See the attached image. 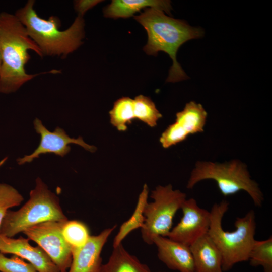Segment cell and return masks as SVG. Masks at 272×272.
<instances>
[{
	"label": "cell",
	"instance_id": "obj_24",
	"mask_svg": "<svg viewBox=\"0 0 272 272\" xmlns=\"http://www.w3.org/2000/svg\"><path fill=\"white\" fill-rule=\"evenodd\" d=\"M0 272H37L30 263L14 255L7 257L0 252Z\"/></svg>",
	"mask_w": 272,
	"mask_h": 272
},
{
	"label": "cell",
	"instance_id": "obj_5",
	"mask_svg": "<svg viewBox=\"0 0 272 272\" xmlns=\"http://www.w3.org/2000/svg\"><path fill=\"white\" fill-rule=\"evenodd\" d=\"M67 220L59 198L37 177L27 201L17 211H8L0 227V235L14 237L41 223Z\"/></svg>",
	"mask_w": 272,
	"mask_h": 272
},
{
	"label": "cell",
	"instance_id": "obj_21",
	"mask_svg": "<svg viewBox=\"0 0 272 272\" xmlns=\"http://www.w3.org/2000/svg\"><path fill=\"white\" fill-rule=\"evenodd\" d=\"M62 234L72 250L82 247L91 236L88 226L78 220L65 221L62 225Z\"/></svg>",
	"mask_w": 272,
	"mask_h": 272
},
{
	"label": "cell",
	"instance_id": "obj_18",
	"mask_svg": "<svg viewBox=\"0 0 272 272\" xmlns=\"http://www.w3.org/2000/svg\"><path fill=\"white\" fill-rule=\"evenodd\" d=\"M149 188L146 184L143 186V189L139 196L138 202L131 217L120 226L115 236L113 243L115 247L122 243L123 240L133 230L142 228L145 221L144 209L148 202Z\"/></svg>",
	"mask_w": 272,
	"mask_h": 272
},
{
	"label": "cell",
	"instance_id": "obj_6",
	"mask_svg": "<svg viewBox=\"0 0 272 272\" xmlns=\"http://www.w3.org/2000/svg\"><path fill=\"white\" fill-rule=\"evenodd\" d=\"M207 179L214 180L225 196L243 190L251 197L256 207L262 205L264 197L258 183L251 178L246 164L239 160L223 163L197 161L186 187L192 189L198 182Z\"/></svg>",
	"mask_w": 272,
	"mask_h": 272
},
{
	"label": "cell",
	"instance_id": "obj_20",
	"mask_svg": "<svg viewBox=\"0 0 272 272\" xmlns=\"http://www.w3.org/2000/svg\"><path fill=\"white\" fill-rule=\"evenodd\" d=\"M134 119H138L151 127L157 125L162 117L154 102L148 97L139 95L133 99Z\"/></svg>",
	"mask_w": 272,
	"mask_h": 272
},
{
	"label": "cell",
	"instance_id": "obj_26",
	"mask_svg": "<svg viewBox=\"0 0 272 272\" xmlns=\"http://www.w3.org/2000/svg\"><path fill=\"white\" fill-rule=\"evenodd\" d=\"M8 157H5L4 159H3L2 160L0 161V167H2V166L5 163V162L7 161Z\"/></svg>",
	"mask_w": 272,
	"mask_h": 272
},
{
	"label": "cell",
	"instance_id": "obj_17",
	"mask_svg": "<svg viewBox=\"0 0 272 272\" xmlns=\"http://www.w3.org/2000/svg\"><path fill=\"white\" fill-rule=\"evenodd\" d=\"M100 272H151L149 267L130 254L122 243L113 247L108 261L102 264Z\"/></svg>",
	"mask_w": 272,
	"mask_h": 272
},
{
	"label": "cell",
	"instance_id": "obj_7",
	"mask_svg": "<svg viewBox=\"0 0 272 272\" xmlns=\"http://www.w3.org/2000/svg\"><path fill=\"white\" fill-rule=\"evenodd\" d=\"M150 197L154 201L146 205L144 224L141 229L142 239L149 245L153 244V240L157 236H167L173 218L186 199V195L168 184L157 186Z\"/></svg>",
	"mask_w": 272,
	"mask_h": 272
},
{
	"label": "cell",
	"instance_id": "obj_27",
	"mask_svg": "<svg viewBox=\"0 0 272 272\" xmlns=\"http://www.w3.org/2000/svg\"><path fill=\"white\" fill-rule=\"evenodd\" d=\"M1 65H2V59H1V56L0 54V71H1Z\"/></svg>",
	"mask_w": 272,
	"mask_h": 272
},
{
	"label": "cell",
	"instance_id": "obj_14",
	"mask_svg": "<svg viewBox=\"0 0 272 272\" xmlns=\"http://www.w3.org/2000/svg\"><path fill=\"white\" fill-rule=\"evenodd\" d=\"M153 244L157 247L158 258L168 268L179 272H194L189 246L161 236L154 239Z\"/></svg>",
	"mask_w": 272,
	"mask_h": 272
},
{
	"label": "cell",
	"instance_id": "obj_2",
	"mask_svg": "<svg viewBox=\"0 0 272 272\" xmlns=\"http://www.w3.org/2000/svg\"><path fill=\"white\" fill-rule=\"evenodd\" d=\"M134 19L147 31L148 41L143 50L148 55L156 56L159 51L167 53L173 61L167 82H177L188 78L178 63L176 54L179 48L188 40L203 36L200 28L189 25L185 21L166 15L163 11L148 8Z\"/></svg>",
	"mask_w": 272,
	"mask_h": 272
},
{
	"label": "cell",
	"instance_id": "obj_11",
	"mask_svg": "<svg viewBox=\"0 0 272 272\" xmlns=\"http://www.w3.org/2000/svg\"><path fill=\"white\" fill-rule=\"evenodd\" d=\"M181 209L183 216L180 221L171 229L167 237L189 246L208 234L210 224V213L199 207L193 198L186 199Z\"/></svg>",
	"mask_w": 272,
	"mask_h": 272
},
{
	"label": "cell",
	"instance_id": "obj_16",
	"mask_svg": "<svg viewBox=\"0 0 272 272\" xmlns=\"http://www.w3.org/2000/svg\"><path fill=\"white\" fill-rule=\"evenodd\" d=\"M151 8L171 14L172 7L169 1L113 0L103 10L104 16L113 19L130 17L144 8Z\"/></svg>",
	"mask_w": 272,
	"mask_h": 272
},
{
	"label": "cell",
	"instance_id": "obj_25",
	"mask_svg": "<svg viewBox=\"0 0 272 272\" xmlns=\"http://www.w3.org/2000/svg\"><path fill=\"white\" fill-rule=\"evenodd\" d=\"M101 1L98 0H79L74 2V8L78 15L83 16L89 9L97 5Z\"/></svg>",
	"mask_w": 272,
	"mask_h": 272
},
{
	"label": "cell",
	"instance_id": "obj_1",
	"mask_svg": "<svg viewBox=\"0 0 272 272\" xmlns=\"http://www.w3.org/2000/svg\"><path fill=\"white\" fill-rule=\"evenodd\" d=\"M29 50L43 57L40 50L30 38L24 26L13 14L0 13V93L9 94L17 91L23 84L41 74L57 73L53 70L39 74H29L25 66L30 56Z\"/></svg>",
	"mask_w": 272,
	"mask_h": 272
},
{
	"label": "cell",
	"instance_id": "obj_3",
	"mask_svg": "<svg viewBox=\"0 0 272 272\" xmlns=\"http://www.w3.org/2000/svg\"><path fill=\"white\" fill-rule=\"evenodd\" d=\"M34 1H28L15 15L24 26L43 56L66 57L82 44L85 36L83 16L78 15L69 28L61 31L59 19L55 16L48 20L40 17L34 9Z\"/></svg>",
	"mask_w": 272,
	"mask_h": 272
},
{
	"label": "cell",
	"instance_id": "obj_13",
	"mask_svg": "<svg viewBox=\"0 0 272 272\" xmlns=\"http://www.w3.org/2000/svg\"><path fill=\"white\" fill-rule=\"evenodd\" d=\"M29 240L22 236L14 238L0 235V252L13 254L26 260L37 272H60L44 250L38 245L32 246Z\"/></svg>",
	"mask_w": 272,
	"mask_h": 272
},
{
	"label": "cell",
	"instance_id": "obj_15",
	"mask_svg": "<svg viewBox=\"0 0 272 272\" xmlns=\"http://www.w3.org/2000/svg\"><path fill=\"white\" fill-rule=\"evenodd\" d=\"M189 247L194 272H223L220 251L208 234L196 240Z\"/></svg>",
	"mask_w": 272,
	"mask_h": 272
},
{
	"label": "cell",
	"instance_id": "obj_22",
	"mask_svg": "<svg viewBox=\"0 0 272 272\" xmlns=\"http://www.w3.org/2000/svg\"><path fill=\"white\" fill-rule=\"evenodd\" d=\"M251 266H261L264 272H272V237L258 241L255 240L249 255Z\"/></svg>",
	"mask_w": 272,
	"mask_h": 272
},
{
	"label": "cell",
	"instance_id": "obj_12",
	"mask_svg": "<svg viewBox=\"0 0 272 272\" xmlns=\"http://www.w3.org/2000/svg\"><path fill=\"white\" fill-rule=\"evenodd\" d=\"M115 228L116 225L103 230L97 235H91L84 245L72 249V262L67 272H100L103 248Z\"/></svg>",
	"mask_w": 272,
	"mask_h": 272
},
{
	"label": "cell",
	"instance_id": "obj_9",
	"mask_svg": "<svg viewBox=\"0 0 272 272\" xmlns=\"http://www.w3.org/2000/svg\"><path fill=\"white\" fill-rule=\"evenodd\" d=\"M33 124L35 131L40 135L39 145L31 154L18 158L17 162L19 165L31 162L41 154L52 153L63 157L70 152L69 145L71 144L78 145L90 152H95L97 150L95 146L85 143L81 136L77 139L70 137L64 129L59 127H57L52 132L50 131L37 118L34 119Z\"/></svg>",
	"mask_w": 272,
	"mask_h": 272
},
{
	"label": "cell",
	"instance_id": "obj_8",
	"mask_svg": "<svg viewBox=\"0 0 272 272\" xmlns=\"http://www.w3.org/2000/svg\"><path fill=\"white\" fill-rule=\"evenodd\" d=\"M65 221H48L23 232L29 240L33 241L44 250L60 272H67L72 259L71 248L62 234V225Z\"/></svg>",
	"mask_w": 272,
	"mask_h": 272
},
{
	"label": "cell",
	"instance_id": "obj_19",
	"mask_svg": "<svg viewBox=\"0 0 272 272\" xmlns=\"http://www.w3.org/2000/svg\"><path fill=\"white\" fill-rule=\"evenodd\" d=\"M110 123L120 131H125L127 124L134 120L133 99L123 97L117 100L109 111Z\"/></svg>",
	"mask_w": 272,
	"mask_h": 272
},
{
	"label": "cell",
	"instance_id": "obj_23",
	"mask_svg": "<svg viewBox=\"0 0 272 272\" xmlns=\"http://www.w3.org/2000/svg\"><path fill=\"white\" fill-rule=\"evenodd\" d=\"M23 200V196L12 186L0 183V227L8 211L20 205Z\"/></svg>",
	"mask_w": 272,
	"mask_h": 272
},
{
	"label": "cell",
	"instance_id": "obj_4",
	"mask_svg": "<svg viewBox=\"0 0 272 272\" xmlns=\"http://www.w3.org/2000/svg\"><path fill=\"white\" fill-rule=\"evenodd\" d=\"M229 203L222 200L212 206L208 235L214 241L222 255L223 271H228L239 262L248 261L249 255L255 241V214L253 210L242 217H237L236 229L225 231L223 218L228 210Z\"/></svg>",
	"mask_w": 272,
	"mask_h": 272
},
{
	"label": "cell",
	"instance_id": "obj_10",
	"mask_svg": "<svg viewBox=\"0 0 272 272\" xmlns=\"http://www.w3.org/2000/svg\"><path fill=\"white\" fill-rule=\"evenodd\" d=\"M207 112L202 105L191 101L176 114L175 122L162 133L160 142L164 148L180 143L190 134L202 132L206 123Z\"/></svg>",
	"mask_w": 272,
	"mask_h": 272
}]
</instances>
